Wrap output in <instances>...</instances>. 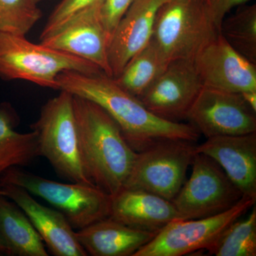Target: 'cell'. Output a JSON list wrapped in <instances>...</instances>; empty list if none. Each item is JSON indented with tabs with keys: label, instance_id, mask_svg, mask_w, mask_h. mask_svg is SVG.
<instances>
[{
	"label": "cell",
	"instance_id": "1",
	"mask_svg": "<svg viewBox=\"0 0 256 256\" xmlns=\"http://www.w3.org/2000/svg\"><path fill=\"white\" fill-rule=\"evenodd\" d=\"M57 84V90H65L102 108L118 124L136 152L162 140L183 139L196 142L200 138V132L192 124L160 118L104 73L66 70L58 75Z\"/></svg>",
	"mask_w": 256,
	"mask_h": 256
},
{
	"label": "cell",
	"instance_id": "2",
	"mask_svg": "<svg viewBox=\"0 0 256 256\" xmlns=\"http://www.w3.org/2000/svg\"><path fill=\"white\" fill-rule=\"evenodd\" d=\"M73 102L80 156L88 178L112 196L124 188L137 152L102 108L76 96Z\"/></svg>",
	"mask_w": 256,
	"mask_h": 256
},
{
	"label": "cell",
	"instance_id": "3",
	"mask_svg": "<svg viewBox=\"0 0 256 256\" xmlns=\"http://www.w3.org/2000/svg\"><path fill=\"white\" fill-rule=\"evenodd\" d=\"M47 101L36 122L40 156L46 158L56 172L70 182L92 184L84 169L74 114V96L65 90Z\"/></svg>",
	"mask_w": 256,
	"mask_h": 256
},
{
	"label": "cell",
	"instance_id": "4",
	"mask_svg": "<svg viewBox=\"0 0 256 256\" xmlns=\"http://www.w3.org/2000/svg\"><path fill=\"white\" fill-rule=\"evenodd\" d=\"M66 70L104 73L79 57L32 43L26 36L0 32V78L26 80L57 90V78Z\"/></svg>",
	"mask_w": 256,
	"mask_h": 256
},
{
	"label": "cell",
	"instance_id": "5",
	"mask_svg": "<svg viewBox=\"0 0 256 256\" xmlns=\"http://www.w3.org/2000/svg\"><path fill=\"white\" fill-rule=\"evenodd\" d=\"M0 184L20 186L43 198L60 212L75 230L110 216L111 195L95 185L58 182L18 166L5 172Z\"/></svg>",
	"mask_w": 256,
	"mask_h": 256
},
{
	"label": "cell",
	"instance_id": "6",
	"mask_svg": "<svg viewBox=\"0 0 256 256\" xmlns=\"http://www.w3.org/2000/svg\"><path fill=\"white\" fill-rule=\"evenodd\" d=\"M218 33L204 0H169L158 12L151 40L168 64L193 60Z\"/></svg>",
	"mask_w": 256,
	"mask_h": 256
},
{
	"label": "cell",
	"instance_id": "7",
	"mask_svg": "<svg viewBox=\"0 0 256 256\" xmlns=\"http://www.w3.org/2000/svg\"><path fill=\"white\" fill-rule=\"evenodd\" d=\"M196 154V142L183 139L158 141L137 152L124 188L144 190L172 202L186 181Z\"/></svg>",
	"mask_w": 256,
	"mask_h": 256
},
{
	"label": "cell",
	"instance_id": "8",
	"mask_svg": "<svg viewBox=\"0 0 256 256\" xmlns=\"http://www.w3.org/2000/svg\"><path fill=\"white\" fill-rule=\"evenodd\" d=\"M256 202L244 196L236 204L218 214L197 220H173L133 256H182L207 250Z\"/></svg>",
	"mask_w": 256,
	"mask_h": 256
},
{
	"label": "cell",
	"instance_id": "9",
	"mask_svg": "<svg viewBox=\"0 0 256 256\" xmlns=\"http://www.w3.org/2000/svg\"><path fill=\"white\" fill-rule=\"evenodd\" d=\"M191 176L172 200L182 220H197L222 213L244 197L216 162L197 153Z\"/></svg>",
	"mask_w": 256,
	"mask_h": 256
},
{
	"label": "cell",
	"instance_id": "10",
	"mask_svg": "<svg viewBox=\"0 0 256 256\" xmlns=\"http://www.w3.org/2000/svg\"><path fill=\"white\" fill-rule=\"evenodd\" d=\"M102 1L99 0L70 16L53 32L40 38V43L95 64L112 77L108 62L110 38L100 18Z\"/></svg>",
	"mask_w": 256,
	"mask_h": 256
},
{
	"label": "cell",
	"instance_id": "11",
	"mask_svg": "<svg viewBox=\"0 0 256 256\" xmlns=\"http://www.w3.org/2000/svg\"><path fill=\"white\" fill-rule=\"evenodd\" d=\"M186 119L206 138L256 132V112L240 94L203 86Z\"/></svg>",
	"mask_w": 256,
	"mask_h": 256
},
{
	"label": "cell",
	"instance_id": "12",
	"mask_svg": "<svg viewBox=\"0 0 256 256\" xmlns=\"http://www.w3.org/2000/svg\"><path fill=\"white\" fill-rule=\"evenodd\" d=\"M203 86L192 60H174L138 99L160 118L180 122L186 119Z\"/></svg>",
	"mask_w": 256,
	"mask_h": 256
},
{
	"label": "cell",
	"instance_id": "13",
	"mask_svg": "<svg viewBox=\"0 0 256 256\" xmlns=\"http://www.w3.org/2000/svg\"><path fill=\"white\" fill-rule=\"evenodd\" d=\"M192 62L204 86L238 94L256 90V64L234 50L220 33Z\"/></svg>",
	"mask_w": 256,
	"mask_h": 256
},
{
	"label": "cell",
	"instance_id": "14",
	"mask_svg": "<svg viewBox=\"0 0 256 256\" xmlns=\"http://www.w3.org/2000/svg\"><path fill=\"white\" fill-rule=\"evenodd\" d=\"M0 195L14 202L24 212L54 256H88L76 230L58 210L44 206L24 188L10 184H0Z\"/></svg>",
	"mask_w": 256,
	"mask_h": 256
},
{
	"label": "cell",
	"instance_id": "15",
	"mask_svg": "<svg viewBox=\"0 0 256 256\" xmlns=\"http://www.w3.org/2000/svg\"><path fill=\"white\" fill-rule=\"evenodd\" d=\"M206 139L196 152L216 162L244 196L256 200V132Z\"/></svg>",
	"mask_w": 256,
	"mask_h": 256
},
{
	"label": "cell",
	"instance_id": "16",
	"mask_svg": "<svg viewBox=\"0 0 256 256\" xmlns=\"http://www.w3.org/2000/svg\"><path fill=\"white\" fill-rule=\"evenodd\" d=\"M169 0H134L120 20L108 48L112 78L122 72L129 60L150 43L156 15Z\"/></svg>",
	"mask_w": 256,
	"mask_h": 256
},
{
	"label": "cell",
	"instance_id": "17",
	"mask_svg": "<svg viewBox=\"0 0 256 256\" xmlns=\"http://www.w3.org/2000/svg\"><path fill=\"white\" fill-rule=\"evenodd\" d=\"M110 217L156 234L170 222L182 220L172 202L151 192L126 188L111 196Z\"/></svg>",
	"mask_w": 256,
	"mask_h": 256
},
{
	"label": "cell",
	"instance_id": "18",
	"mask_svg": "<svg viewBox=\"0 0 256 256\" xmlns=\"http://www.w3.org/2000/svg\"><path fill=\"white\" fill-rule=\"evenodd\" d=\"M156 234L132 228L110 216L76 230L78 242L87 255L92 256H133Z\"/></svg>",
	"mask_w": 256,
	"mask_h": 256
},
{
	"label": "cell",
	"instance_id": "19",
	"mask_svg": "<svg viewBox=\"0 0 256 256\" xmlns=\"http://www.w3.org/2000/svg\"><path fill=\"white\" fill-rule=\"evenodd\" d=\"M20 117L8 102L0 104V178L10 168L28 166L40 156L36 133L18 132Z\"/></svg>",
	"mask_w": 256,
	"mask_h": 256
},
{
	"label": "cell",
	"instance_id": "20",
	"mask_svg": "<svg viewBox=\"0 0 256 256\" xmlns=\"http://www.w3.org/2000/svg\"><path fill=\"white\" fill-rule=\"evenodd\" d=\"M0 234L9 256H48L44 242L28 216L14 203L0 195Z\"/></svg>",
	"mask_w": 256,
	"mask_h": 256
},
{
	"label": "cell",
	"instance_id": "21",
	"mask_svg": "<svg viewBox=\"0 0 256 256\" xmlns=\"http://www.w3.org/2000/svg\"><path fill=\"white\" fill-rule=\"evenodd\" d=\"M168 65L151 40L142 50L129 60L114 80L120 87L138 98Z\"/></svg>",
	"mask_w": 256,
	"mask_h": 256
},
{
	"label": "cell",
	"instance_id": "22",
	"mask_svg": "<svg viewBox=\"0 0 256 256\" xmlns=\"http://www.w3.org/2000/svg\"><path fill=\"white\" fill-rule=\"evenodd\" d=\"M220 33L234 50L256 64V5L238 8L224 18Z\"/></svg>",
	"mask_w": 256,
	"mask_h": 256
},
{
	"label": "cell",
	"instance_id": "23",
	"mask_svg": "<svg viewBox=\"0 0 256 256\" xmlns=\"http://www.w3.org/2000/svg\"><path fill=\"white\" fill-rule=\"evenodd\" d=\"M238 218L228 227L206 250L216 256H256V208Z\"/></svg>",
	"mask_w": 256,
	"mask_h": 256
},
{
	"label": "cell",
	"instance_id": "24",
	"mask_svg": "<svg viewBox=\"0 0 256 256\" xmlns=\"http://www.w3.org/2000/svg\"><path fill=\"white\" fill-rule=\"evenodd\" d=\"M42 16L36 0H0V32L26 36Z\"/></svg>",
	"mask_w": 256,
	"mask_h": 256
},
{
	"label": "cell",
	"instance_id": "25",
	"mask_svg": "<svg viewBox=\"0 0 256 256\" xmlns=\"http://www.w3.org/2000/svg\"><path fill=\"white\" fill-rule=\"evenodd\" d=\"M98 1L99 0H63L52 12L42 32L40 38L46 36L58 28L64 22L68 20L70 16Z\"/></svg>",
	"mask_w": 256,
	"mask_h": 256
},
{
	"label": "cell",
	"instance_id": "26",
	"mask_svg": "<svg viewBox=\"0 0 256 256\" xmlns=\"http://www.w3.org/2000/svg\"><path fill=\"white\" fill-rule=\"evenodd\" d=\"M134 0H102L100 18L110 43L118 25Z\"/></svg>",
	"mask_w": 256,
	"mask_h": 256
},
{
	"label": "cell",
	"instance_id": "27",
	"mask_svg": "<svg viewBox=\"0 0 256 256\" xmlns=\"http://www.w3.org/2000/svg\"><path fill=\"white\" fill-rule=\"evenodd\" d=\"M249 0H204L205 6L210 21L220 32L222 22L234 8L242 6Z\"/></svg>",
	"mask_w": 256,
	"mask_h": 256
},
{
	"label": "cell",
	"instance_id": "28",
	"mask_svg": "<svg viewBox=\"0 0 256 256\" xmlns=\"http://www.w3.org/2000/svg\"><path fill=\"white\" fill-rule=\"evenodd\" d=\"M242 99L250 108L256 112V90H248L240 92Z\"/></svg>",
	"mask_w": 256,
	"mask_h": 256
},
{
	"label": "cell",
	"instance_id": "29",
	"mask_svg": "<svg viewBox=\"0 0 256 256\" xmlns=\"http://www.w3.org/2000/svg\"><path fill=\"white\" fill-rule=\"evenodd\" d=\"M9 256V250L5 244L4 239L0 234V256Z\"/></svg>",
	"mask_w": 256,
	"mask_h": 256
},
{
	"label": "cell",
	"instance_id": "30",
	"mask_svg": "<svg viewBox=\"0 0 256 256\" xmlns=\"http://www.w3.org/2000/svg\"><path fill=\"white\" fill-rule=\"evenodd\" d=\"M36 1L37 2H41L42 1V0H36Z\"/></svg>",
	"mask_w": 256,
	"mask_h": 256
}]
</instances>
